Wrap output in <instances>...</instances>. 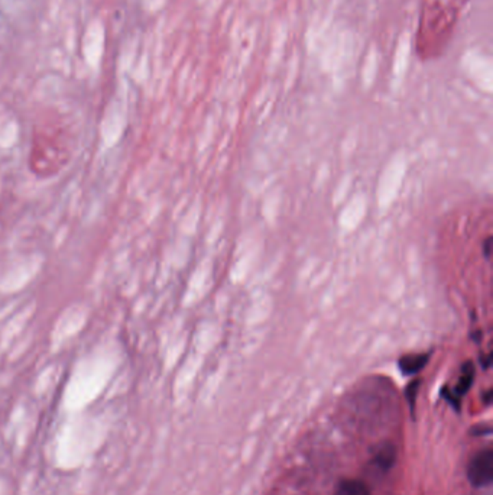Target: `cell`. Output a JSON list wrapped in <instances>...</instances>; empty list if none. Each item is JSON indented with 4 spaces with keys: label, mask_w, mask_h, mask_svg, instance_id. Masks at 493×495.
<instances>
[{
    "label": "cell",
    "mask_w": 493,
    "mask_h": 495,
    "mask_svg": "<svg viewBox=\"0 0 493 495\" xmlns=\"http://www.w3.org/2000/svg\"><path fill=\"white\" fill-rule=\"evenodd\" d=\"M71 145L67 136L61 130H42L35 134L29 165L31 169L40 177L54 176L70 161Z\"/></svg>",
    "instance_id": "6da1fadb"
},
{
    "label": "cell",
    "mask_w": 493,
    "mask_h": 495,
    "mask_svg": "<svg viewBox=\"0 0 493 495\" xmlns=\"http://www.w3.org/2000/svg\"><path fill=\"white\" fill-rule=\"evenodd\" d=\"M467 479L476 488L488 487L493 481V450L485 449L473 456L467 468Z\"/></svg>",
    "instance_id": "7a4b0ae2"
},
{
    "label": "cell",
    "mask_w": 493,
    "mask_h": 495,
    "mask_svg": "<svg viewBox=\"0 0 493 495\" xmlns=\"http://www.w3.org/2000/svg\"><path fill=\"white\" fill-rule=\"evenodd\" d=\"M475 381V365L473 362H466L462 367V375L457 381V385L454 387V389L451 391L450 388H444L443 389V397L451 402V406H454V409L460 411V400L463 396L467 394V391L470 389L472 384Z\"/></svg>",
    "instance_id": "3957f363"
},
{
    "label": "cell",
    "mask_w": 493,
    "mask_h": 495,
    "mask_svg": "<svg viewBox=\"0 0 493 495\" xmlns=\"http://www.w3.org/2000/svg\"><path fill=\"white\" fill-rule=\"evenodd\" d=\"M395 459H396L395 446L392 445V443L385 442V443H382V445H379L378 448H376V450L373 452L372 462L376 466H378L381 471L386 472L394 466Z\"/></svg>",
    "instance_id": "277c9868"
},
{
    "label": "cell",
    "mask_w": 493,
    "mask_h": 495,
    "mask_svg": "<svg viewBox=\"0 0 493 495\" xmlns=\"http://www.w3.org/2000/svg\"><path fill=\"white\" fill-rule=\"evenodd\" d=\"M430 358H431V352H428V354H414V355L409 354L399 358L398 367L402 374L415 375L425 367Z\"/></svg>",
    "instance_id": "5b68a950"
},
{
    "label": "cell",
    "mask_w": 493,
    "mask_h": 495,
    "mask_svg": "<svg viewBox=\"0 0 493 495\" xmlns=\"http://www.w3.org/2000/svg\"><path fill=\"white\" fill-rule=\"evenodd\" d=\"M334 495H370V492L362 481L344 479L337 485Z\"/></svg>",
    "instance_id": "8992f818"
},
{
    "label": "cell",
    "mask_w": 493,
    "mask_h": 495,
    "mask_svg": "<svg viewBox=\"0 0 493 495\" xmlns=\"http://www.w3.org/2000/svg\"><path fill=\"white\" fill-rule=\"evenodd\" d=\"M420 385H421V381H420V380H414L412 383L408 384V387H407V389H405V397H407V401H408V404H409V409H411L412 415H414V411H415V402H417V396H418Z\"/></svg>",
    "instance_id": "52a82bcc"
},
{
    "label": "cell",
    "mask_w": 493,
    "mask_h": 495,
    "mask_svg": "<svg viewBox=\"0 0 493 495\" xmlns=\"http://www.w3.org/2000/svg\"><path fill=\"white\" fill-rule=\"evenodd\" d=\"M490 242H492L490 238H488L486 242H485V254H486V258L490 256Z\"/></svg>",
    "instance_id": "ba28073f"
}]
</instances>
